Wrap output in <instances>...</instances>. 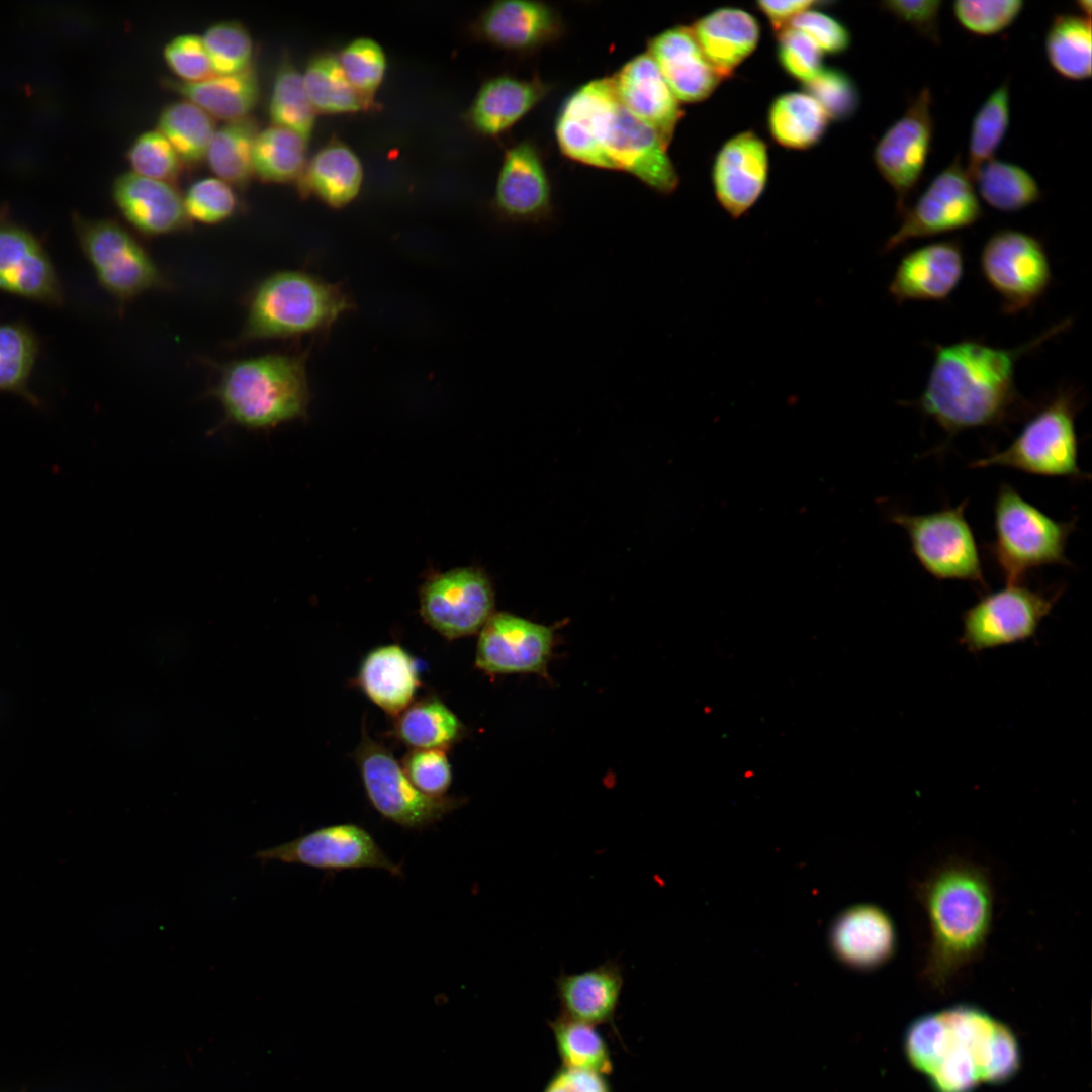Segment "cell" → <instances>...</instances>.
Masks as SVG:
<instances>
[{"label":"cell","mask_w":1092,"mask_h":1092,"mask_svg":"<svg viewBox=\"0 0 1092 1092\" xmlns=\"http://www.w3.org/2000/svg\"><path fill=\"white\" fill-rule=\"evenodd\" d=\"M1020 1064L1021 1052L1016 1036L1009 1027L998 1021L981 1070V1082L1004 1083L1016 1075Z\"/></svg>","instance_id":"obj_57"},{"label":"cell","mask_w":1092,"mask_h":1092,"mask_svg":"<svg viewBox=\"0 0 1092 1092\" xmlns=\"http://www.w3.org/2000/svg\"><path fill=\"white\" fill-rule=\"evenodd\" d=\"M1075 5L1078 8V10L1080 11L1081 15H1083V16H1085L1087 18H1090V16H1091V8H1092V3H1091L1090 0H1079V1L1075 2Z\"/></svg>","instance_id":"obj_62"},{"label":"cell","mask_w":1092,"mask_h":1092,"mask_svg":"<svg viewBox=\"0 0 1092 1092\" xmlns=\"http://www.w3.org/2000/svg\"><path fill=\"white\" fill-rule=\"evenodd\" d=\"M1022 0H958L951 11L959 25L977 36H993L1008 29L1024 9Z\"/></svg>","instance_id":"obj_49"},{"label":"cell","mask_w":1092,"mask_h":1092,"mask_svg":"<svg viewBox=\"0 0 1092 1092\" xmlns=\"http://www.w3.org/2000/svg\"><path fill=\"white\" fill-rule=\"evenodd\" d=\"M830 943L842 963L857 970H873L895 954L896 927L881 907L856 905L835 919L830 930Z\"/></svg>","instance_id":"obj_27"},{"label":"cell","mask_w":1092,"mask_h":1092,"mask_svg":"<svg viewBox=\"0 0 1092 1092\" xmlns=\"http://www.w3.org/2000/svg\"><path fill=\"white\" fill-rule=\"evenodd\" d=\"M183 201L190 221L204 224L225 221L239 207L233 186L218 177H205L193 182L183 194Z\"/></svg>","instance_id":"obj_50"},{"label":"cell","mask_w":1092,"mask_h":1092,"mask_svg":"<svg viewBox=\"0 0 1092 1092\" xmlns=\"http://www.w3.org/2000/svg\"><path fill=\"white\" fill-rule=\"evenodd\" d=\"M667 148L652 128L618 101L604 139L610 170L625 171L652 190L670 194L677 188L679 177Z\"/></svg>","instance_id":"obj_19"},{"label":"cell","mask_w":1092,"mask_h":1092,"mask_svg":"<svg viewBox=\"0 0 1092 1092\" xmlns=\"http://www.w3.org/2000/svg\"><path fill=\"white\" fill-rule=\"evenodd\" d=\"M1063 593L1033 589L1023 583L1006 584L989 593L962 617L961 644L970 652L1025 641L1033 637Z\"/></svg>","instance_id":"obj_11"},{"label":"cell","mask_w":1092,"mask_h":1092,"mask_svg":"<svg viewBox=\"0 0 1092 1092\" xmlns=\"http://www.w3.org/2000/svg\"><path fill=\"white\" fill-rule=\"evenodd\" d=\"M72 223L97 282L119 305L145 292L170 288L150 252L117 220L73 212Z\"/></svg>","instance_id":"obj_7"},{"label":"cell","mask_w":1092,"mask_h":1092,"mask_svg":"<svg viewBox=\"0 0 1092 1092\" xmlns=\"http://www.w3.org/2000/svg\"><path fill=\"white\" fill-rule=\"evenodd\" d=\"M493 608L491 582L475 567L434 574L420 592L422 618L449 640L478 633L494 613Z\"/></svg>","instance_id":"obj_15"},{"label":"cell","mask_w":1092,"mask_h":1092,"mask_svg":"<svg viewBox=\"0 0 1092 1092\" xmlns=\"http://www.w3.org/2000/svg\"><path fill=\"white\" fill-rule=\"evenodd\" d=\"M609 79L620 104L668 147L682 110L651 57L635 56Z\"/></svg>","instance_id":"obj_24"},{"label":"cell","mask_w":1092,"mask_h":1092,"mask_svg":"<svg viewBox=\"0 0 1092 1092\" xmlns=\"http://www.w3.org/2000/svg\"><path fill=\"white\" fill-rule=\"evenodd\" d=\"M948 1030L940 1012L925 1014L907 1027L904 1051L911 1065L928 1076L948 1044Z\"/></svg>","instance_id":"obj_52"},{"label":"cell","mask_w":1092,"mask_h":1092,"mask_svg":"<svg viewBox=\"0 0 1092 1092\" xmlns=\"http://www.w3.org/2000/svg\"><path fill=\"white\" fill-rule=\"evenodd\" d=\"M1010 115V82L1005 80L987 96L973 117L965 164L972 180L1002 145Z\"/></svg>","instance_id":"obj_43"},{"label":"cell","mask_w":1092,"mask_h":1092,"mask_svg":"<svg viewBox=\"0 0 1092 1092\" xmlns=\"http://www.w3.org/2000/svg\"><path fill=\"white\" fill-rule=\"evenodd\" d=\"M394 734L412 749L449 750L466 733L457 715L438 697L414 701L396 716Z\"/></svg>","instance_id":"obj_34"},{"label":"cell","mask_w":1092,"mask_h":1092,"mask_svg":"<svg viewBox=\"0 0 1092 1092\" xmlns=\"http://www.w3.org/2000/svg\"><path fill=\"white\" fill-rule=\"evenodd\" d=\"M259 130L251 115L216 127L205 156L216 177L240 188L249 183L254 175L253 148Z\"/></svg>","instance_id":"obj_38"},{"label":"cell","mask_w":1092,"mask_h":1092,"mask_svg":"<svg viewBox=\"0 0 1092 1092\" xmlns=\"http://www.w3.org/2000/svg\"><path fill=\"white\" fill-rule=\"evenodd\" d=\"M1076 521L1050 517L1012 485L1002 483L994 504V539L985 547L1006 584L1022 583L1036 568L1071 565L1066 547Z\"/></svg>","instance_id":"obj_6"},{"label":"cell","mask_w":1092,"mask_h":1092,"mask_svg":"<svg viewBox=\"0 0 1092 1092\" xmlns=\"http://www.w3.org/2000/svg\"><path fill=\"white\" fill-rule=\"evenodd\" d=\"M302 193H309L331 207L353 201L363 183V167L355 152L339 141L320 149L298 179Z\"/></svg>","instance_id":"obj_33"},{"label":"cell","mask_w":1092,"mask_h":1092,"mask_svg":"<svg viewBox=\"0 0 1092 1092\" xmlns=\"http://www.w3.org/2000/svg\"><path fill=\"white\" fill-rule=\"evenodd\" d=\"M765 142L753 131L728 140L715 157L712 182L721 207L732 217L745 214L759 199L768 177Z\"/></svg>","instance_id":"obj_22"},{"label":"cell","mask_w":1092,"mask_h":1092,"mask_svg":"<svg viewBox=\"0 0 1092 1092\" xmlns=\"http://www.w3.org/2000/svg\"><path fill=\"white\" fill-rule=\"evenodd\" d=\"M0 291L49 306L64 301L63 287L41 241L0 208Z\"/></svg>","instance_id":"obj_17"},{"label":"cell","mask_w":1092,"mask_h":1092,"mask_svg":"<svg viewBox=\"0 0 1092 1092\" xmlns=\"http://www.w3.org/2000/svg\"><path fill=\"white\" fill-rule=\"evenodd\" d=\"M948 1036L944 1055L927 1076L931 1087L935 1092H973L981 1082L973 1056L949 1030Z\"/></svg>","instance_id":"obj_54"},{"label":"cell","mask_w":1092,"mask_h":1092,"mask_svg":"<svg viewBox=\"0 0 1092 1092\" xmlns=\"http://www.w3.org/2000/svg\"><path fill=\"white\" fill-rule=\"evenodd\" d=\"M828 121L821 106L806 92L779 95L767 114V126L774 141L794 150L817 145L826 132Z\"/></svg>","instance_id":"obj_35"},{"label":"cell","mask_w":1092,"mask_h":1092,"mask_svg":"<svg viewBox=\"0 0 1092 1092\" xmlns=\"http://www.w3.org/2000/svg\"><path fill=\"white\" fill-rule=\"evenodd\" d=\"M355 760L371 807L383 819L403 829L423 831L466 802L460 797L434 798L419 791L391 751L365 731Z\"/></svg>","instance_id":"obj_8"},{"label":"cell","mask_w":1092,"mask_h":1092,"mask_svg":"<svg viewBox=\"0 0 1092 1092\" xmlns=\"http://www.w3.org/2000/svg\"><path fill=\"white\" fill-rule=\"evenodd\" d=\"M942 4L940 0H889L882 2L881 8L922 37L939 44Z\"/></svg>","instance_id":"obj_59"},{"label":"cell","mask_w":1092,"mask_h":1092,"mask_svg":"<svg viewBox=\"0 0 1092 1092\" xmlns=\"http://www.w3.org/2000/svg\"><path fill=\"white\" fill-rule=\"evenodd\" d=\"M915 895L930 932L922 977L943 989L986 947L994 911L991 877L984 867L952 857L916 883Z\"/></svg>","instance_id":"obj_2"},{"label":"cell","mask_w":1092,"mask_h":1092,"mask_svg":"<svg viewBox=\"0 0 1092 1092\" xmlns=\"http://www.w3.org/2000/svg\"><path fill=\"white\" fill-rule=\"evenodd\" d=\"M268 115L271 124L293 130L308 143L316 112L305 91L302 73L287 55L282 56L276 68Z\"/></svg>","instance_id":"obj_42"},{"label":"cell","mask_w":1092,"mask_h":1092,"mask_svg":"<svg viewBox=\"0 0 1092 1092\" xmlns=\"http://www.w3.org/2000/svg\"><path fill=\"white\" fill-rule=\"evenodd\" d=\"M201 37L213 74H236L253 66V39L242 22L235 19L214 22Z\"/></svg>","instance_id":"obj_46"},{"label":"cell","mask_w":1092,"mask_h":1092,"mask_svg":"<svg viewBox=\"0 0 1092 1092\" xmlns=\"http://www.w3.org/2000/svg\"><path fill=\"white\" fill-rule=\"evenodd\" d=\"M805 92L824 110L828 118L844 121L851 118L860 105V94L854 80L836 68H822L804 84Z\"/></svg>","instance_id":"obj_51"},{"label":"cell","mask_w":1092,"mask_h":1092,"mask_svg":"<svg viewBox=\"0 0 1092 1092\" xmlns=\"http://www.w3.org/2000/svg\"><path fill=\"white\" fill-rule=\"evenodd\" d=\"M446 752L412 749L400 762L413 785L427 796L445 797L451 787L453 775Z\"/></svg>","instance_id":"obj_53"},{"label":"cell","mask_w":1092,"mask_h":1092,"mask_svg":"<svg viewBox=\"0 0 1092 1092\" xmlns=\"http://www.w3.org/2000/svg\"><path fill=\"white\" fill-rule=\"evenodd\" d=\"M475 665L490 674L544 676L556 644L554 630L512 613H493L478 632Z\"/></svg>","instance_id":"obj_16"},{"label":"cell","mask_w":1092,"mask_h":1092,"mask_svg":"<svg viewBox=\"0 0 1092 1092\" xmlns=\"http://www.w3.org/2000/svg\"><path fill=\"white\" fill-rule=\"evenodd\" d=\"M356 684L373 704L395 717L414 702L421 686L414 657L398 644L370 650L359 665Z\"/></svg>","instance_id":"obj_30"},{"label":"cell","mask_w":1092,"mask_h":1092,"mask_svg":"<svg viewBox=\"0 0 1092 1092\" xmlns=\"http://www.w3.org/2000/svg\"><path fill=\"white\" fill-rule=\"evenodd\" d=\"M493 207L509 222L543 224L552 218L550 177L532 141H521L507 150L496 179Z\"/></svg>","instance_id":"obj_18"},{"label":"cell","mask_w":1092,"mask_h":1092,"mask_svg":"<svg viewBox=\"0 0 1092 1092\" xmlns=\"http://www.w3.org/2000/svg\"><path fill=\"white\" fill-rule=\"evenodd\" d=\"M1092 30L1090 18L1081 14L1056 15L1044 36V53L1051 68L1070 81L1091 77Z\"/></svg>","instance_id":"obj_36"},{"label":"cell","mask_w":1092,"mask_h":1092,"mask_svg":"<svg viewBox=\"0 0 1092 1092\" xmlns=\"http://www.w3.org/2000/svg\"><path fill=\"white\" fill-rule=\"evenodd\" d=\"M973 182L981 198L1001 212H1018L1042 199L1041 188L1028 170L996 158L982 165Z\"/></svg>","instance_id":"obj_37"},{"label":"cell","mask_w":1092,"mask_h":1092,"mask_svg":"<svg viewBox=\"0 0 1092 1092\" xmlns=\"http://www.w3.org/2000/svg\"><path fill=\"white\" fill-rule=\"evenodd\" d=\"M1071 325L1072 320L1065 318L1030 341L1009 349L978 339L934 344L924 389L912 405L949 435L1002 426L1025 416L1032 406L1017 390L1016 365L1023 356Z\"/></svg>","instance_id":"obj_1"},{"label":"cell","mask_w":1092,"mask_h":1092,"mask_svg":"<svg viewBox=\"0 0 1092 1092\" xmlns=\"http://www.w3.org/2000/svg\"><path fill=\"white\" fill-rule=\"evenodd\" d=\"M617 103L609 78L593 80L574 90L555 122L561 153L575 162L610 170L604 139Z\"/></svg>","instance_id":"obj_20"},{"label":"cell","mask_w":1092,"mask_h":1092,"mask_svg":"<svg viewBox=\"0 0 1092 1092\" xmlns=\"http://www.w3.org/2000/svg\"><path fill=\"white\" fill-rule=\"evenodd\" d=\"M964 269L965 257L960 240L928 243L902 256L888 292L897 304L943 301L959 286Z\"/></svg>","instance_id":"obj_21"},{"label":"cell","mask_w":1092,"mask_h":1092,"mask_svg":"<svg viewBox=\"0 0 1092 1092\" xmlns=\"http://www.w3.org/2000/svg\"><path fill=\"white\" fill-rule=\"evenodd\" d=\"M307 142L288 128L271 124L260 129L253 148L254 175L266 182L299 179L306 161Z\"/></svg>","instance_id":"obj_40"},{"label":"cell","mask_w":1092,"mask_h":1092,"mask_svg":"<svg viewBox=\"0 0 1092 1092\" xmlns=\"http://www.w3.org/2000/svg\"><path fill=\"white\" fill-rule=\"evenodd\" d=\"M803 32L821 52L836 55L847 51L851 43L848 28L836 18L810 9L796 16L788 25Z\"/></svg>","instance_id":"obj_58"},{"label":"cell","mask_w":1092,"mask_h":1092,"mask_svg":"<svg viewBox=\"0 0 1092 1092\" xmlns=\"http://www.w3.org/2000/svg\"><path fill=\"white\" fill-rule=\"evenodd\" d=\"M647 54L678 101L701 102L717 88L721 77L698 44L691 27L677 25L649 39Z\"/></svg>","instance_id":"obj_26"},{"label":"cell","mask_w":1092,"mask_h":1092,"mask_svg":"<svg viewBox=\"0 0 1092 1092\" xmlns=\"http://www.w3.org/2000/svg\"><path fill=\"white\" fill-rule=\"evenodd\" d=\"M932 108V91L923 87L909 101L903 114L884 131L873 152L878 172L895 194L899 215L908 207L931 153Z\"/></svg>","instance_id":"obj_14"},{"label":"cell","mask_w":1092,"mask_h":1092,"mask_svg":"<svg viewBox=\"0 0 1092 1092\" xmlns=\"http://www.w3.org/2000/svg\"><path fill=\"white\" fill-rule=\"evenodd\" d=\"M563 31L558 10L540 1H496L475 23V32L481 39L518 54L533 53L549 46L558 40Z\"/></svg>","instance_id":"obj_23"},{"label":"cell","mask_w":1092,"mask_h":1092,"mask_svg":"<svg viewBox=\"0 0 1092 1092\" xmlns=\"http://www.w3.org/2000/svg\"><path fill=\"white\" fill-rule=\"evenodd\" d=\"M164 85L189 100L213 118L225 121L242 118L260 98V81L254 66L230 75H215L194 82L166 78Z\"/></svg>","instance_id":"obj_32"},{"label":"cell","mask_w":1092,"mask_h":1092,"mask_svg":"<svg viewBox=\"0 0 1092 1092\" xmlns=\"http://www.w3.org/2000/svg\"><path fill=\"white\" fill-rule=\"evenodd\" d=\"M1084 403L1082 389L1061 385L1027 420L1003 450L972 461L970 468L1000 466L1027 474L1086 479L1078 463L1076 416Z\"/></svg>","instance_id":"obj_5"},{"label":"cell","mask_w":1092,"mask_h":1092,"mask_svg":"<svg viewBox=\"0 0 1092 1092\" xmlns=\"http://www.w3.org/2000/svg\"><path fill=\"white\" fill-rule=\"evenodd\" d=\"M126 157L132 172L169 183L179 177L183 168V161L157 128L140 133L130 144Z\"/></svg>","instance_id":"obj_48"},{"label":"cell","mask_w":1092,"mask_h":1092,"mask_svg":"<svg viewBox=\"0 0 1092 1092\" xmlns=\"http://www.w3.org/2000/svg\"><path fill=\"white\" fill-rule=\"evenodd\" d=\"M968 499L927 514L891 512L890 521L908 535L912 553L931 576L987 587L979 548L965 516Z\"/></svg>","instance_id":"obj_9"},{"label":"cell","mask_w":1092,"mask_h":1092,"mask_svg":"<svg viewBox=\"0 0 1092 1092\" xmlns=\"http://www.w3.org/2000/svg\"><path fill=\"white\" fill-rule=\"evenodd\" d=\"M112 198L128 224L145 237L171 235L191 226L183 194L173 183L127 171L114 179Z\"/></svg>","instance_id":"obj_25"},{"label":"cell","mask_w":1092,"mask_h":1092,"mask_svg":"<svg viewBox=\"0 0 1092 1092\" xmlns=\"http://www.w3.org/2000/svg\"><path fill=\"white\" fill-rule=\"evenodd\" d=\"M692 32L712 67L723 78L756 49L760 27L749 12L736 7H723L699 18Z\"/></svg>","instance_id":"obj_31"},{"label":"cell","mask_w":1092,"mask_h":1092,"mask_svg":"<svg viewBox=\"0 0 1092 1092\" xmlns=\"http://www.w3.org/2000/svg\"><path fill=\"white\" fill-rule=\"evenodd\" d=\"M164 60L179 80L194 82L213 75L201 35L181 33L163 49Z\"/></svg>","instance_id":"obj_56"},{"label":"cell","mask_w":1092,"mask_h":1092,"mask_svg":"<svg viewBox=\"0 0 1092 1092\" xmlns=\"http://www.w3.org/2000/svg\"><path fill=\"white\" fill-rule=\"evenodd\" d=\"M39 341L24 323H0V392L16 394L33 406L39 399L29 388Z\"/></svg>","instance_id":"obj_41"},{"label":"cell","mask_w":1092,"mask_h":1092,"mask_svg":"<svg viewBox=\"0 0 1092 1092\" xmlns=\"http://www.w3.org/2000/svg\"><path fill=\"white\" fill-rule=\"evenodd\" d=\"M563 1067L608 1076L613 1071L609 1045L595 1025L558 1015L549 1022Z\"/></svg>","instance_id":"obj_45"},{"label":"cell","mask_w":1092,"mask_h":1092,"mask_svg":"<svg viewBox=\"0 0 1092 1092\" xmlns=\"http://www.w3.org/2000/svg\"><path fill=\"white\" fill-rule=\"evenodd\" d=\"M983 215L974 182L957 155L900 215V225L886 240L882 253L893 252L911 241L971 228Z\"/></svg>","instance_id":"obj_13"},{"label":"cell","mask_w":1092,"mask_h":1092,"mask_svg":"<svg viewBox=\"0 0 1092 1092\" xmlns=\"http://www.w3.org/2000/svg\"><path fill=\"white\" fill-rule=\"evenodd\" d=\"M337 57L351 85L371 106L387 69L383 48L372 38L358 37L348 42Z\"/></svg>","instance_id":"obj_47"},{"label":"cell","mask_w":1092,"mask_h":1092,"mask_svg":"<svg viewBox=\"0 0 1092 1092\" xmlns=\"http://www.w3.org/2000/svg\"><path fill=\"white\" fill-rule=\"evenodd\" d=\"M302 79L316 113H355L369 107L349 82L335 54L323 52L312 56Z\"/></svg>","instance_id":"obj_39"},{"label":"cell","mask_w":1092,"mask_h":1092,"mask_svg":"<svg viewBox=\"0 0 1092 1092\" xmlns=\"http://www.w3.org/2000/svg\"><path fill=\"white\" fill-rule=\"evenodd\" d=\"M254 857L262 866L277 861L332 874L376 869L395 878L404 877L401 864L385 853L374 836L351 822L318 827L287 842L258 850Z\"/></svg>","instance_id":"obj_12"},{"label":"cell","mask_w":1092,"mask_h":1092,"mask_svg":"<svg viewBox=\"0 0 1092 1092\" xmlns=\"http://www.w3.org/2000/svg\"><path fill=\"white\" fill-rule=\"evenodd\" d=\"M822 52L803 32L790 26L778 32L777 58L783 70L804 84L823 68Z\"/></svg>","instance_id":"obj_55"},{"label":"cell","mask_w":1092,"mask_h":1092,"mask_svg":"<svg viewBox=\"0 0 1092 1092\" xmlns=\"http://www.w3.org/2000/svg\"><path fill=\"white\" fill-rule=\"evenodd\" d=\"M623 986L622 966L614 960L586 971L562 973L555 980L559 1014L595 1026H614Z\"/></svg>","instance_id":"obj_29"},{"label":"cell","mask_w":1092,"mask_h":1092,"mask_svg":"<svg viewBox=\"0 0 1092 1092\" xmlns=\"http://www.w3.org/2000/svg\"><path fill=\"white\" fill-rule=\"evenodd\" d=\"M352 307L351 299L337 284L300 270L278 271L261 280L250 293L238 342L321 332Z\"/></svg>","instance_id":"obj_4"},{"label":"cell","mask_w":1092,"mask_h":1092,"mask_svg":"<svg viewBox=\"0 0 1092 1092\" xmlns=\"http://www.w3.org/2000/svg\"><path fill=\"white\" fill-rule=\"evenodd\" d=\"M542 1092H613L606 1075L561 1066L549 1078Z\"/></svg>","instance_id":"obj_60"},{"label":"cell","mask_w":1092,"mask_h":1092,"mask_svg":"<svg viewBox=\"0 0 1092 1092\" xmlns=\"http://www.w3.org/2000/svg\"><path fill=\"white\" fill-rule=\"evenodd\" d=\"M825 4L826 2L813 0L756 2L757 8L767 18L777 33L788 27L790 22L802 12L813 9L815 6Z\"/></svg>","instance_id":"obj_61"},{"label":"cell","mask_w":1092,"mask_h":1092,"mask_svg":"<svg viewBox=\"0 0 1092 1092\" xmlns=\"http://www.w3.org/2000/svg\"><path fill=\"white\" fill-rule=\"evenodd\" d=\"M549 90V84L537 77L494 76L480 86L467 119L477 133L499 135L531 112Z\"/></svg>","instance_id":"obj_28"},{"label":"cell","mask_w":1092,"mask_h":1092,"mask_svg":"<svg viewBox=\"0 0 1092 1092\" xmlns=\"http://www.w3.org/2000/svg\"><path fill=\"white\" fill-rule=\"evenodd\" d=\"M209 395L223 410L222 425L259 432L302 418L310 398L305 357L268 353L231 361Z\"/></svg>","instance_id":"obj_3"},{"label":"cell","mask_w":1092,"mask_h":1092,"mask_svg":"<svg viewBox=\"0 0 1092 1092\" xmlns=\"http://www.w3.org/2000/svg\"><path fill=\"white\" fill-rule=\"evenodd\" d=\"M157 129L173 146L183 163H197L206 156L216 129L214 118L193 102L180 99L161 110Z\"/></svg>","instance_id":"obj_44"},{"label":"cell","mask_w":1092,"mask_h":1092,"mask_svg":"<svg viewBox=\"0 0 1092 1092\" xmlns=\"http://www.w3.org/2000/svg\"><path fill=\"white\" fill-rule=\"evenodd\" d=\"M979 265L986 283L998 294L1004 314L1032 308L1051 285L1052 267L1044 244L1020 230L994 232L982 247Z\"/></svg>","instance_id":"obj_10"}]
</instances>
